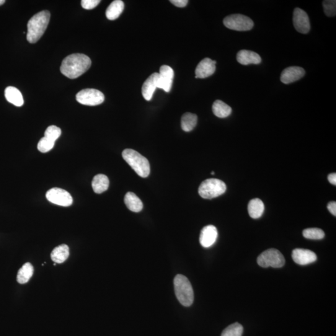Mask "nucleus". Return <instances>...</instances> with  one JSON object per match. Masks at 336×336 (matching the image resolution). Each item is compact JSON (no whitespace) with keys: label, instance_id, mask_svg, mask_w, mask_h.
<instances>
[{"label":"nucleus","instance_id":"obj_1","mask_svg":"<svg viewBox=\"0 0 336 336\" xmlns=\"http://www.w3.org/2000/svg\"><path fill=\"white\" fill-rule=\"evenodd\" d=\"M90 59L83 54H72L63 61L61 73L69 79H76L82 76L91 66Z\"/></svg>","mask_w":336,"mask_h":336},{"label":"nucleus","instance_id":"obj_2","mask_svg":"<svg viewBox=\"0 0 336 336\" xmlns=\"http://www.w3.org/2000/svg\"><path fill=\"white\" fill-rule=\"evenodd\" d=\"M50 12L45 10L34 15L28 23L27 40L36 43L45 33L50 22Z\"/></svg>","mask_w":336,"mask_h":336},{"label":"nucleus","instance_id":"obj_3","mask_svg":"<svg viewBox=\"0 0 336 336\" xmlns=\"http://www.w3.org/2000/svg\"><path fill=\"white\" fill-rule=\"evenodd\" d=\"M122 156L124 160L139 177H148L150 173V166L148 160L145 157L131 149H125L122 152Z\"/></svg>","mask_w":336,"mask_h":336},{"label":"nucleus","instance_id":"obj_4","mask_svg":"<svg viewBox=\"0 0 336 336\" xmlns=\"http://www.w3.org/2000/svg\"><path fill=\"white\" fill-rule=\"evenodd\" d=\"M175 291L180 303L186 307L190 306L194 301L192 285L185 276L178 275L174 280Z\"/></svg>","mask_w":336,"mask_h":336},{"label":"nucleus","instance_id":"obj_5","mask_svg":"<svg viewBox=\"0 0 336 336\" xmlns=\"http://www.w3.org/2000/svg\"><path fill=\"white\" fill-rule=\"evenodd\" d=\"M226 189V185L222 181L212 178L201 183L198 192L202 198L211 200L223 195Z\"/></svg>","mask_w":336,"mask_h":336},{"label":"nucleus","instance_id":"obj_6","mask_svg":"<svg viewBox=\"0 0 336 336\" xmlns=\"http://www.w3.org/2000/svg\"><path fill=\"white\" fill-rule=\"evenodd\" d=\"M258 265L263 268H281L285 263L282 253L275 249H270L261 253L257 258Z\"/></svg>","mask_w":336,"mask_h":336},{"label":"nucleus","instance_id":"obj_7","mask_svg":"<svg viewBox=\"0 0 336 336\" xmlns=\"http://www.w3.org/2000/svg\"><path fill=\"white\" fill-rule=\"evenodd\" d=\"M224 25L230 30L247 32L252 29L254 23L250 18L243 15L234 14L224 18Z\"/></svg>","mask_w":336,"mask_h":336},{"label":"nucleus","instance_id":"obj_8","mask_svg":"<svg viewBox=\"0 0 336 336\" xmlns=\"http://www.w3.org/2000/svg\"><path fill=\"white\" fill-rule=\"evenodd\" d=\"M105 100L102 92L97 89H86L81 90L76 95V100L81 104L96 106L101 104Z\"/></svg>","mask_w":336,"mask_h":336},{"label":"nucleus","instance_id":"obj_9","mask_svg":"<svg viewBox=\"0 0 336 336\" xmlns=\"http://www.w3.org/2000/svg\"><path fill=\"white\" fill-rule=\"evenodd\" d=\"M46 197L51 203L56 205L69 207L73 203V199L69 193L63 189L54 188L46 193Z\"/></svg>","mask_w":336,"mask_h":336},{"label":"nucleus","instance_id":"obj_10","mask_svg":"<svg viewBox=\"0 0 336 336\" xmlns=\"http://www.w3.org/2000/svg\"><path fill=\"white\" fill-rule=\"evenodd\" d=\"M293 25L297 32L307 34L310 31V22L306 12L299 8H296L293 12Z\"/></svg>","mask_w":336,"mask_h":336},{"label":"nucleus","instance_id":"obj_11","mask_svg":"<svg viewBox=\"0 0 336 336\" xmlns=\"http://www.w3.org/2000/svg\"><path fill=\"white\" fill-rule=\"evenodd\" d=\"M158 88L169 92L172 89L174 71L172 67L164 65L160 67Z\"/></svg>","mask_w":336,"mask_h":336},{"label":"nucleus","instance_id":"obj_12","mask_svg":"<svg viewBox=\"0 0 336 336\" xmlns=\"http://www.w3.org/2000/svg\"><path fill=\"white\" fill-rule=\"evenodd\" d=\"M305 71L301 67L292 66L283 70L280 80L282 83L289 84L298 81L304 76Z\"/></svg>","mask_w":336,"mask_h":336},{"label":"nucleus","instance_id":"obj_13","mask_svg":"<svg viewBox=\"0 0 336 336\" xmlns=\"http://www.w3.org/2000/svg\"><path fill=\"white\" fill-rule=\"evenodd\" d=\"M292 258L297 264L306 265L314 262L317 260V256L311 250L296 249L292 252Z\"/></svg>","mask_w":336,"mask_h":336},{"label":"nucleus","instance_id":"obj_14","mask_svg":"<svg viewBox=\"0 0 336 336\" xmlns=\"http://www.w3.org/2000/svg\"><path fill=\"white\" fill-rule=\"evenodd\" d=\"M216 61L209 58L204 59L196 67V78L204 79L210 77L216 71Z\"/></svg>","mask_w":336,"mask_h":336},{"label":"nucleus","instance_id":"obj_15","mask_svg":"<svg viewBox=\"0 0 336 336\" xmlns=\"http://www.w3.org/2000/svg\"><path fill=\"white\" fill-rule=\"evenodd\" d=\"M218 237V232L216 227L214 226L204 227L201 232L200 244L204 248L211 247L215 244Z\"/></svg>","mask_w":336,"mask_h":336},{"label":"nucleus","instance_id":"obj_16","mask_svg":"<svg viewBox=\"0 0 336 336\" xmlns=\"http://www.w3.org/2000/svg\"><path fill=\"white\" fill-rule=\"evenodd\" d=\"M159 73L151 75L144 82L142 86V95L146 100H151L155 90L158 88Z\"/></svg>","mask_w":336,"mask_h":336},{"label":"nucleus","instance_id":"obj_17","mask_svg":"<svg viewBox=\"0 0 336 336\" xmlns=\"http://www.w3.org/2000/svg\"><path fill=\"white\" fill-rule=\"evenodd\" d=\"M237 60L242 65L249 64H259L262 62L259 54L251 51L241 50L237 53Z\"/></svg>","mask_w":336,"mask_h":336},{"label":"nucleus","instance_id":"obj_18","mask_svg":"<svg viewBox=\"0 0 336 336\" xmlns=\"http://www.w3.org/2000/svg\"><path fill=\"white\" fill-rule=\"evenodd\" d=\"M5 96L8 102L17 107H22L24 104L22 94L16 87L12 86L7 87L5 90Z\"/></svg>","mask_w":336,"mask_h":336},{"label":"nucleus","instance_id":"obj_19","mask_svg":"<svg viewBox=\"0 0 336 336\" xmlns=\"http://www.w3.org/2000/svg\"><path fill=\"white\" fill-rule=\"evenodd\" d=\"M124 201L126 207L131 211L134 213H139L143 208V204L138 196L135 194L128 192L126 194Z\"/></svg>","mask_w":336,"mask_h":336},{"label":"nucleus","instance_id":"obj_20","mask_svg":"<svg viewBox=\"0 0 336 336\" xmlns=\"http://www.w3.org/2000/svg\"><path fill=\"white\" fill-rule=\"evenodd\" d=\"M69 256V248L66 244L57 247L51 252L52 260L56 263H63L68 258Z\"/></svg>","mask_w":336,"mask_h":336},{"label":"nucleus","instance_id":"obj_21","mask_svg":"<svg viewBox=\"0 0 336 336\" xmlns=\"http://www.w3.org/2000/svg\"><path fill=\"white\" fill-rule=\"evenodd\" d=\"M109 180L107 176L102 174L97 175L92 180L93 190L97 194L105 192L109 187Z\"/></svg>","mask_w":336,"mask_h":336},{"label":"nucleus","instance_id":"obj_22","mask_svg":"<svg viewBox=\"0 0 336 336\" xmlns=\"http://www.w3.org/2000/svg\"><path fill=\"white\" fill-rule=\"evenodd\" d=\"M264 210V204L260 199H253L249 202V205H248V211L252 218H260L263 215Z\"/></svg>","mask_w":336,"mask_h":336},{"label":"nucleus","instance_id":"obj_23","mask_svg":"<svg viewBox=\"0 0 336 336\" xmlns=\"http://www.w3.org/2000/svg\"><path fill=\"white\" fill-rule=\"evenodd\" d=\"M124 10V3L121 0H115L106 10V17L109 20H115L120 16Z\"/></svg>","mask_w":336,"mask_h":336},{"label":"nucleus","instance_id":"obj_24","mask_svg":"<svg viewBox=\"0 0 336 336\" xmlns=\"http://www.w3.org/2000/svg\"><path fill=\"white\" fill-rule=\"evenodd\" d=\"M214 114L219 118H226L232 113V108L230 106L221 100H216L213 105Z\"/></svg>","mask_w":336,"mask_h":336},{"label":"nucleus","instance_id":"obj_25","mask_svg":"<svg viewBox=\"0 0 336 336\" xmlns=\"http://www.w3.org/2000/svg\"><path fill=\"white\" fill-rule=\"evenodd\" d=\"M34 268L30 263H26L20 269L17 275V281L20 284H25L30 281L33 275Z\"/></svg>","mask_w":336,"mask_h":336},{"label":"nucleus","instance_id":"obj_26","mask_svg":"<svg viewBox=\"0 0 336 336\" xmlns=\"http://www.w3.org/2000/svg\"><path fill=\"white\" fill-rule=\"evenodd\" d=\"M198 123V117L190 112L186 113L182 118V128L186 132L192 131Z\"/></svg>","mask_w":336,"mask_h":336},{"label":"nucleus","instance_id":"obj_27","mask_svg":"<svg viewBox=\"0 0 336 336\" xmlns=\"http://www.w3.org/2000/svg\"><path fill=\"white\" fill-rule=\"evenodd\" d=\"M244 329L239 323L235 322L226 328L221 336H242Z\"/></svg>","mask_w":336,"mask_h":336},{"label":"nucleus","instance_id":"obj_28","mask_svg":"<svg viewBox=\"0 0 336 336\" xmlns=\"http://www.w3.org/2000/svg\"><path fill=\"white\" fill-rule=\"evenodd\" d=\"M304 237L307 239L320 240L324 237V232L318 228H309L302 232Z\"/></svg>","mask_w":336,"mask_h":336},{"label":"nucleus","instance_id":"obj_29","mask_svg":"<svg viewBox=\"0 0 336 336\" xmlns=\"http://www.w3.org/2000/svg\"><path fill=\"white\" fill-rule=\"evenodd\" d=\"M61 130L58 126L51 125L46 129L45 133V136L46 138L51 139V140L56 142L59 137L61 135Z\"/></svg>","mask_w":336,"mask_h":336},{"label":"nucleus","instance_id":"obj_30","mask_svg":"<svg viewBox=\"0 0 336 336\" xmlns=\"http://www.w3.org/2000/svg\"><path fill=\"white\" fill-rule=\"evenodd\" d=\"M54 144H55V142L44 136L40 139L38 144V150L41 152H48L53 148Z\"/></svg>","mask_w":336,"mask_h":336},{"label":"nucleus","instance_id":"obj_31","mask_svg":"<svg viewBox=\"0 0 336 336\" xmlns=\"http://www.w3.org/2000/svg\"><path fill=\"white\" fill-rule=\"evenodd\" d=\"M323 8L327 17H335L336 15V2L335 0H326L322 2Z\"/></svg>","mask_w":336,"mask_h":336},{"label":"nucleus","instance_id":"obj_32","mask_svg":"<svg viewBox=\"0 0 336 336\" xmlns=\"http://www.w3.org/2000/svg\"><path fill=\"white\" fill-rule=\"evenodd\" d=\"M100 3V0H82L81 5L85 10H92L95 9Z\"/></svg>","mask_w":336,"mask_h":336},{"label":"nucleus","instance_id":"obj_33","mask_svg":"<svg viewBox=\"0 0 336 336\" xmlns=\"http://www.w3.org/2000/svg\"><path fill=\"white\" fill-rule=\"evenodd\" d=\"M170 2L175 6L180 8H184L188 4V0H171Z\"/></svg>","mask_w":336,"mask_h":336},{"label":"nucleus","instance_id":"obj_34","mask_svg":"<svg viewBox=\"0 0 336 336\" xmlns=\"http://www.w3.org/2000/svg\"><path fill=\"white\" fill-rule=\"evenodd\" d=\"M327 209L333 216H336V203L334 201L330 202L327 204Z\"/></svg>","mask_w":336,"mask_h":336},{"label":"nucleus","instance_id":"obj_35","mask_svg":"<svg viewBox=\"0 0 336 336\" xmlns=\"http://www.w3.org/2000/svg\"><path fill=\"white\" fill-rule=\"evenodd\" d=\"M327 180L329 181L330 184L336 185V174L335 173H331L328 175Z\"/></svg>","mask_w":336,"mask_h":336},{"label":"nucleus","instance_id":"obj_36","mask_svg":"<svg viewBox=\"0 0 336 336\" xmlns=\"http://www.w3.org/2000/svg\"><path fill=\"white\" fill-rule=\"evenodd\" d=\"M5 3V0H0V6H2V5H4Z\"/></svg>","mask_w":336,"mask_h":336},{"label":"nucleus","instance_id":"obj_37","mask_svg":"<svg viewBox=\"0 0 336 336\" xmlns=\"http://www.w3.org/2000/svg\"><path fill=\"white\" fill-rule=\"evenodd\" d=\"M211 175H215V173H214V172H213L211 173Z\"/></svg>","mask_w":336,"mask_h":336}]
</instances>
